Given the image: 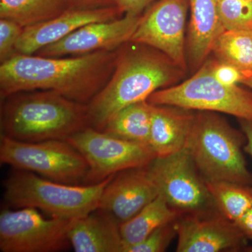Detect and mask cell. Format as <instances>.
I'll list each match as a JSON object with an SVG mask.
<instances>
[{
  "label": "cell",
  "mask_w": 252,
  "mask_h": 252,
  "mask_svg": "<svg viewBox=\"0 0 252 252\" xmlns=\"http://www.w3.org/2000/svg\"><path fill=\"white\" fill-rule=\"evenodd\" d=\"M117 50L59 58L14 54L0 66L1 99L20 92L50 91L88 104L112 77Z\"/></svg>",
  "instance_id": "6da1fadb"
},
{
  "label": "cell",
  "mask_w": 252,
  "mask_h": 252,
  "mask_svg": "<svg viewBox=\"0 0 252 252\" xmlns=\"http://www.w3.org/2000/svg\"><path fill=\"white\" fill-rule=\"evenodd\" d=\"M129 42L130 47L118 49L112 77L87 104L89 127L103 130L118 112L147 100L178 78L180 68L165 55L150 46Z\"/></svg>",
  "instance_id": "7a4b0ae2"
},
{
  "label": "cell",
  "mask_w": 252,
  "mask_h": 252,
  "mask_svg": "<svg viewBox=\"0 0 252 252\" xmlns=\"http://www.w3.org/2000/svg\"><path fill=\"white\" fill-rule=\"evenodd\" d=\"M3 101L1 135L13 140H67L89 126L87 104L53 91L20 92Z\"/></svg>",
  "instance_id": "3957f363"
},
{
  "label": "cell",
  "mask_w": 252,
  "mask_h": 252,
  "mask_svg": "<svg viewBox=\"0 0 252 252\" xmlns=\"http://www.w3.org/2000/svg\"><path fill=\"white\" fill-rule=\"evenodd\" d=\"M246 137L218 113H195L185 149L206 182L252 186V173L244 157Z\"/></svg>",
  "instance_id": "277c9868"
},
{
  "label": "cell",
  "mask_w": 252,
  "mask_h": 252,
  "mask_svg": "<svg viewBox=\"0 0 252 252\" xmlns=\"http://www.w3.org/2000/svg\"><path fill=\"white\" fill-rule=\"evenodd\" d=\"M114 175L94 185H68L19 170L5 180L4 197L18 208L33 207L54 218L76 220L98 209L104 189Z\"/></svg>",
  "instance_id": "5b68a950"
},
{
  "label": "cell",
  "mask_w": 252,
  "mask_h": 252,
  "mask_svg": "<svg viewBox=\"0 0 252 252\" xmlns=\"http://www.w3.org/2000/svg\"><path fill=\"white\" fill-rule=\"evenodd\" d=\"M147 101L154 105L222 113L252 122V92L217 80L209 61L187 81L156 91Z\"/></svg>",
  "instance_id": "8992f818"
},
{
  "label": "cell",
  "mask_w": 252,
  "mask_h": 252,
  "mask_svg": "<svg viewBox=\"0 0 252 252\" xmlns=\"http://www.w3.org/2000/svg\"><path fill=\"white\" fill-rule=\"evenodd\" d=\"M0 161L54 182L85 185L86 159L67 140L26 142L1 135Z\"/></svg>",
  "instance_id": "52a82bcc"
},
{
  "label": "cell",
  "mask_w": 252,
  "mask_h": 252,
  "mask_svg": "<svg viewBox=\"0 0 252 252\" xmlns=\"http://www.w3.org/2000/svg\"><path fill=\"white\" fill-rule=\"evenodd\" d=\"M147 168L159 195L180 216L217 210L206 181L187 149L157 157Z\"/></svg>",
  "instance_id": "ba28073f"
},
{
  "label": "cell",
  "mask_w": 252,
  "mask_h": 252,
  "mask_svg": "<svg viewBox=\"0 0 252 252\" xmlns=\"http://www.w3.org/2000/svg\"><path fill=\"white\" fill-rule=\"evenodd\" d=\"M67 141L89 165L85 185L99 183L127 169L147 166L157 157L149 144L118 138L89 126Z\"/></svg>",
  "instance_id": "9c48e42d"
},
{
  "label": "cell",
  "mask_w": 252,
  "mask_h": 252,
  "mask_svg": "<svg viewBox=\"0 0 252 252\" xmlns=\"http://www.w3.org/2000/svg\"><path fill=\"white\" fill-rule=\"evenodd\" d=\"M72 220L46 219L33 207L4 209L0 214V251H62L70 245L68 230Z\"/></svg>",
  "instance_id": "30bf717a"
},
{
  "label": "cell",
  "mask_w": 252,
  "mask_h": 252,
  "mask_svg": "<svg viewBox=\"0 0 252 252\" xmlns=\"http://www.w3.org/2000/svg\"><path fill=\"white\" fill-rule=\"evenodd\" d=\"M189 8V0H157L141 16L130 42L157 49L180 69H185Z\"/></svg>",
  "instance_id": "8fae6325"
},
{
  "label": "cell",
  "mask_w": 252,
  "mask_h": 252,
  "mask_svg": "<svg viewBox=\"0 0 252 252\" xmlns=\"http://www.w3.org/2000/svg\"><path fill=\"white\" fill-rule=\"evenodd\" d=\"M175 225L177 252H240L248 246L236 223L218 210L181 215Z\"/></svg>",
  "instance_id": "7c38bea8"
},
{
  "label": "cell",
  "mask_w": 252,
  "mask_h": 252,
  "mask_svg": "<svg viewBox=\"0 0 252 252\" xmlns=\"http://www.w3.org/2000/svg\"><path fill=\"white\" fill-rule=\"evenodd\" d=\"M142 15L126 14L112 21L90 23L61 40L39 50L43 57H68L102 51H116L130 41Z\"/></svg>",
  "instance_id": "4fadbf2b"
},
{
  "label": "cell",
  "mask_w": 252,
  "mask_h": 252,
  "mask_svg": "<svg viewBox=\"0 0 252 252\" xmlns=\"http://www.w3.org/2000/svg\"><path fill=\"white\" fill-rule=\"evenodd\" d=\"M159 195L147 166L118 172L106 186L98 209L122 223L130 220Z\"/></svg>",
  "instance_id": "5bb4252c"
},
{
  "label": "cell",
  "mask_w": 252,
  "mask_h": 252,
  "mask_svg": "<svg viewBox=\"0 0 252 252\" xmlns=\"http://www.w3.org/2000/svg\"><path fill=\"white\" fill-rule=\"evenodd\" d=\"M117 6L97 9H69L52 19L23 28L16 46V54L33 55L77 29L92 23L120 18Z\"/></svg>",
  "instance_id": "9a60e30c"
},
{
  "label": "cell",
  "mask_w": 252,
  "mask_h": 252,
  "mask_svg": "<svg viewBox=\"0 0 252 252\" xmlns=\"http://www.w3.org/2000/svg\"><path fill=\"white\" fill-rule=\"evenodd\" d=\"M68 239L76 252H122L124 248L120 223L99 209L73 220Z\"/></svg>",
  "instance_id": "2e32d148"
},
{
  "label": "cell",
  "mask_w": 252,
  "mask_h": 252,
  "mask_svg": "<svg viewBox=\"0 0 252 252\" xmlns=\"http://www.w3.org/2000/svg\"><path fill=\"white\" fill-rule=\"evenodd\" d=\"M195 117L190 109L153 104L149 144L157 157L185 149Z\"/></svg>",
  "instance_id": "e0dca14e"
},
{
  "label": "cell",
  "mask_w": 252,
  "mask_h": 252,
  "mask_svg": "<svg viewBox=\"0 0 252 252\" xmlns=\"http://www.w3.org/2000/svg\"><path fill=\"white\" fill-rule=\"evenodd\" d=\"M219 3L220 0H189L190 16L188 49L193 67L205 62L215 41L225 31Z\"/></svg>",
  "instance_id": "ac0fdd59"
},
{
  "label": "cell",
  "mask_w": 252,
  "mask_h": 252,
  "mask_svg": "<svg viewBox=\"0 0 252 252\" xmlns=\"http://www.w3.org/2000/svg\"><path fill=\"white\" fill-rule=\"evenodd\" d=\"M180 216L161 195H158L130 220L121 223L124 248L140 243L154 230L175 221Z\"/></svg>",
  "instance_id": "d6986e66"
},
{
  "label": "cell",
  "mask_w": 252,
  "mask_h": 252,
  "mask_svg": "<svg viewBox=\"0 0 252 252\" xmlns=\"http://www.w3.org/2000/svg\"><path fill=\"white\" fill-rule=\"evenodd\" d=\"M152 107L147 100L127 106L111 118L102 131L123 140L149 144Z\"/></svg>",
  "instance_id": "ffe728a7"
},
{
  "label": "cell",
  "mask_w": 252,
  "mask_h": 252,
  "mask_svg": "<svg viewBox=\"0 0 252 252\" xmlns=\"http://www.w3.org/2000/svg\"><path fill=\"white\" fill-rule=\"evenodd\" d=\"M68 9L67 0H0V18L23 28L52 19Z\"/></svg>",
  "instance_id": "44dd1931"
},
{
  "label": "cell",
  "mask_w": 252,
  "mask_h": 252,
  "mask_svg": "<svg viewBox=\"0 0 252 252\" xmlns=\"http://www.w3.org/2000/svg\"><path fill=\"white\" fill-rule=\"evenodd\" d=\"M215 207L225 218L237 221L252 209V186L206 182Z\"/></svg>",
  "instance_id": "7402d4cb"
},
{
  "label": "cell",
  "mask_w": 252,
  "mask_h": 252,
  "mask_svg": "<svg viewBox=\"0 0 252 252\" xmlns=\"http://www.w3.org/2000/svg\"><path fill=\"white\" fill-rule=\"evenodd\" d=\"M217 60L242 72H252V30L225 31L212 49Z\"/></svg>",
  "instance_id": "603a6c76"
},
{
  "label": "cell",
  "mask_w": 252,
  "mask_h": 252,
  "mask_svg": "<svg viewBox=\"0 0 252 252\" xmlns=\"http://www.w3.org/2000/svg\"><path fill=\"white\" fill-rule=\"evenodd\" d=\"M219 9L225 31L252 30V0H220Z\"/></svg>",
  "instance_id": "cb8c5ba5"
},
{
  "label": "cell",
  "mask_w": 252,
  "mask_h": 252,
  "mask_svg": "<svg viewBox=\"0 0 252 252\" xmlns=\"http://www.w3.org/2000/svg\"><path fill=\"white\" fill-rule=\"evenodd\" d=\"M175 221L162 225L140 243L125 247L123 252H162L166 251L177 237Z\"/></svg>",
  "instance_id": "d4e9b609"
},
{
  "label": "cell",
  "mask_w": 252,
  "mask_h": 252,
  "mask_svg": "<svg viewBox=\"0 0 252 252\" xmlns=\"http://www.w3.org/2000/svg\"><path fill=\"white\" fill-rule=\"evenodd\" d=\"M23 28L18 23L6 18L0 19V61L1 63L16 54V46Z\"/></svg>",
  "instance_id": "484cf974"
},
{
  "label": "cell",
  "mask_w": 252,
  "mask_h": 252,
  "mask_svg": "<svg viewBox=\"0 0 252 252\" xmlns=\"http://www.w3.org/2000/svg\"><path fill=\"white\" fill-rule=\"evenodd\" d=\"M209 63L212 74L220 82L227 85H235L241 82L243 72L234 66L218 60L215 61H210Z\"/></svg>",
  "instance_id": "4316f807"
},
{
  "label": "cell",
  "mask_w": 252,
  "mask_h": 252,
  "mask_svg": "<svg viewBox=\"0 0 252 252\" xmlns=\"http://www.w3.org/2000/svg\"><path fill=\"white\" fill-rule=\"evenodd\" d=\"M157 0H116L117 6L122 14L142 15Z\"/></svg>",
  "instance_id": "83f0119b"
},
{
  "label": "cell",
  "mask_w": 252,
  "mask_h": 252,
  "mask_svg": "<svg viewBox=\"0 0 252 252\" xmlns=\"http://www.w3.org/2000/svg\"><path fill=\"white\" fill-rule=\"evenodd\" d=\"M69 9H97L117 6L116 0H67Z\"/></svg>",
  "instance_id": "f1b7e54d"
},
{
  "label": "cell",
  "mask_w": 252,
  "mask_h": 252,
  "mask_svg": "<svg viewBox=\"0 0 252 252\" xmlns=\"http://www.w3.org/2000/svg\"><path fill=\"white\" fill-rule=\"evenodd\" d=\"M244 235L252 241V209L235 222Z\"/></svg>",
  "instance_id": "f546056e"
},
{
  "label": "cell",
  "mask_w": 252,
  "mask_h": 252,
  "mask_svg": "<svg viewBox=\"0 0 252 252\" xmlns=\"http://www.w3.org/2000/svg\"><path fill=\"white\" fill-rule=\"evenodd\" d=\"M242 131L246 137V144L244 147V152L252 157V121L239 120Z\"/></svg>",
  "instance_id": "4dcf8cb0"
},
{
  "label": "cell",
  "mask_w": 252,
  "mask_h": 252,
  "mask_svg": "<svg viewBox=\"0 0 252 252\" xmlns=\"http://www.w3.org/2000/svg\"><path fill=\"white\" fill-rule=\"evenodd\" d=\"M240 84L248 86L252 90V72H243V79Z\"/></svg>",
  "instance_id": "1f68e13d"
}]
</instances>
